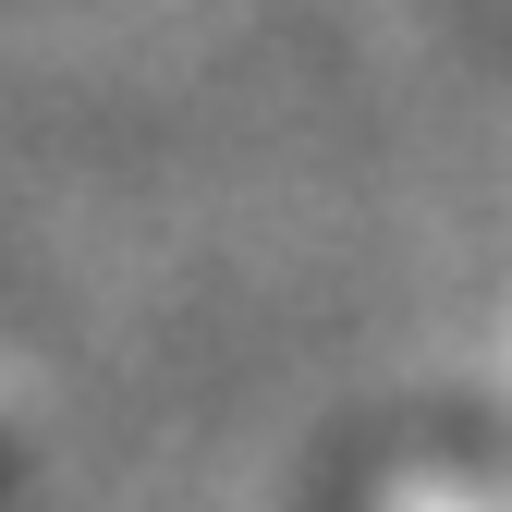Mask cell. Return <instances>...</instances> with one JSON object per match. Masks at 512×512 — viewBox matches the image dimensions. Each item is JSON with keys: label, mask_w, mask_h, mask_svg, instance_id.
Instances as JSON below:
<instances>
[{"label": "cell", "mask_w": 512, "mask_h": 512, "mask_svg": "<svg viewBox=\"0 0 512 512\" xmlns=\"http://www.w3.org/2000/svg\"><path fill=\"white\" fill-rule=\"evenodd\" d=\"M0 476H13V415H0Z\"/></svg>", "instance_id": "6da1fadb"}]
</instances>
